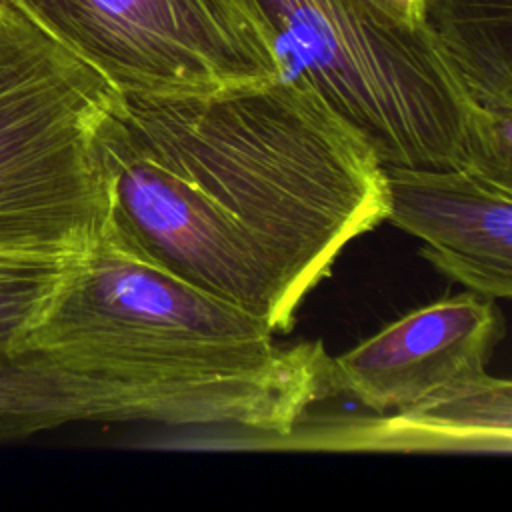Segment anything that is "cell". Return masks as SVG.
I'll return each instance as SVG.
<instances>
[{"label": "cell", "instance_id": "obj_8", "mask_svg": "<svg viewBox=\"0 0 512 512\" xmlns=\"http://www.w3.org/2000/svg\"><path fill=\"white\" fill-rule=\"evenodd\" d=\"M308 446L380 452H500L512 446V384L486 370L410 406L306 430Z\"/></svg>", "mask_w": 512, "mask_h": 512}, {"label": "cell", "instance_id": "obj_4", "mask_svg": "<svg viewBox=\"0 0 512 512\" xmlns=\"http://www.w3.org/2000/svg\"><path fill=\"white\" fill-rule=\"evenodd\" d=\"M116 94L0 0V258L74 260L102 240L98 132Z\"/></svg>", "mask_w": 512, "mask_h": 512}, {"label": "cell", "instance_id": "obj_7", "mask_svg": "<svg viewBox=\"0 0 512 512\" xmlns=\"http://www.w3.org/2000/svg\"><path fill=\"white\" fill-rule=\"evenodd\" d=\"M386 218L424 242L422 256L486 298L512 292V184L474 168L382 166Z\"/></svg>", "mask_w": 512, "mask_h": 512}, {"label": "cell", "instance_id": "obj_3", "mask_svg": "<svg viewBox=\"0 0 512 512\" xmlns=\"http://www.w3.org/2000/svg\"><path fill=\"white\" fill-rule=\"evenodd\" d=\"M280 78L318 98L382 166L512 180V126L474 100L448 40L396 0H250Z\"/></svg>", "mask_w": 512, "mask_h": 512}, {"label": "cell", "instance_id": "obj_5", "mask_svg": "<svg viewBox=\"0 0 512 512\" xmlns=\"http://www.w3.org/2000/svg\"><path fill=\"white\" fill-rule=\"evenodd\" d=\"M120 94H184L280 78L250 0H2Z\"/></svg>", "mask_w": 512, "mask_h": 512}, {"label": "cell", "instance_id": "obj_9", "mask_svg": "<svg viewBox=\"0 0 512 512\" xmlns=\"http://www.w3.org/2000/svg\"><path fill=\"white\" fill-rule=\"evenodd\" d=\"M80 422L72 376L40 350L0 354V440Z\"/></svg>", "mask_w": 512, "mask_h": 512}, {"label": "cell", "instance_id": "obj_6", "mask_svg": "<svg viewBox=\"0 0 512 512\" xmlns=\"http://www.w3.org/2000/svg\"><path fill=\"white\" fill-rule=\"evenodd\" d=\"M504 334L492 298L472 290L416 308L332 358L338 394L372 412L410 406L472 378Z\"/></svg>", "mask_w": 512, "mask_h": 512}, {"label": "cell", "instance_id": "obj_2", "mask_svg": "<svg viewBox=\"0 0 512 512\" xmlns=\"http://www.w3.org/2000/svg\"><path fill=\"white\" fill-rule=\"evenodd\" d=\"M274 334L102 236L20 350H40L74 376L84 422L216 426L286 440L338 392L320 340L284 344Z\"/></svg>", "mask_w": 512, "mask_h": 512}, {"label": "cell", "instance_id": "obj_1", "mask_svg": "<svg viewBox=\"0 0 512 512\" xmlns=\"http://www.w3.org/2000/svg\"><path fill=\"white\" fill-rule=\"evenodd\" d=\"M98 146L104 236L276 334L342 248L386 218L374 150L282 78L118 92Z\"/></svg>", "mask_w": 512, "mask_h": 512}, {"label": "cell", "instance_id": "obj_10", "mask_svg": "<svg viewBox=\"0 0 512 512\" xmlns=\"http://www.w3.org/2000/svg\"><path fill=\"white\" fill-rule=\"evenodd\" d=\"M78 260L0 258V354L20 352Z\"/></svg>", "mask_w": 512, "mask_h": 512}, {"label": "cell", "instance_id": "obj_11", "mask_svg": "<svg viewBox=\"0 0 512 512\" xmlns=\"http://www.w3.org/2000/svg\"><path fill=\"white\" fill-rule=\"evenodd\" d=\"M404 10H408L412 16L416 18H424L422 16V0H396Z\"/></svg>", "mask_w": 512, "mask_h": 512}]
</instances>
